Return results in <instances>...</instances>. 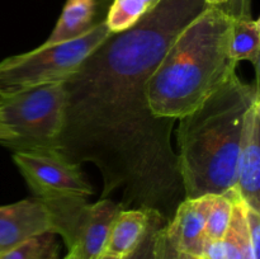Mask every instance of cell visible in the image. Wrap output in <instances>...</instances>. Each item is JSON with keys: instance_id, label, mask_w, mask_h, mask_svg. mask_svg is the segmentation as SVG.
Returning <instances> with one entry per match:
<instances>
[{"instance_id": "obj_1", "label": "cell", "mask_w": 260, "mask_h": 259, "mask_svg": "<svg viewBox=\"0 0 260 259\" xmlns=\"http://www.w3.org/2000/svg\"><path fill=\"white\" fill-rule=\"evenodd\" d=\"M207 7L205 0H159L131 28L111 33L63 81L58 151L98 168L102 198L122 190V207L157 211L168 221L185 198L170 144L175 121L152 114L147 83L173 41Z\"/></svg>"}, {"instance_id": "obj_2", "label": "cell", "mask_w": 260, "mask_h": 259, "mask_svg": "<svg viewBox=\"0 0 260 259\" xmlns=\"http://www.w3.org/2000/svg\"><path fill=\"white\" fill-rule=\"evenodd\" d=\"M234 14L208 5L177 36L147 83V101L157 118L175 119L197 108L233 76Z\"/></svg>"}, {"instance_id": "obj_3", "label": "cell", "mask_w": 260, "mask_h": 259, "mask_svg": "<svg viewBox=\"0 0 260 259\" xmlns=\"http://www.w3.org/2000/svg\"><path fill=\"white\" fill-rule=\"evenodd\" d=\"M258 96V83L235 75L179 118L177 157L185 198L235 190L244 114Z\"/></svg>"}, {"instance_id": "obj_4", "label": "cell", "mask_w": 260, "mask_h": 259, "mask_svg": "<svg viewBox=\"0 0 260 259\" xmlns=\"http://www.w3.org/2000/svg\"><path fill=\"white\" fill-rule=\"evenodd\" d=\"M65 101L63 81L0 96V124L12 135L2 145L14 152L58 150Z\"/></svg>"}, {"instance_id": "obj_5", "label": "cell", "mask_w": 260, "mask_h": 259, "mask_svg": "<svg viewBox=\"0 0 260 259\" xmlns=\"http://www.w3.org/2000/svg\"><path fill=\"white\" fill-rule=\"evenodd\" d=\"M106 19L68 42L42 46L0 62V96L45 84L65 81L111 35Z\"/></svg>"}, {"instance_id": "obj_6", "label": "cell", "mask_w": 260, "mask_h": 259, "mask_svg": "<svg viewBox=\"0 0 260 259\" xmlns=\"http://www.w3.org/2000/svg\"><path fill=\"white\" fill-rule=\"evenodd\" d=\"M84 196L42 198L52 221V233L60 235L73 259H98L106 251L109 231L121 203L102 198L89 203Z\"/></svg>"}, {"instance_id": "obj_7", "label": "cell", "mask_w": 260, "mask_h": 259, "mask_svg": "<svg viewBox=\"0 0 260 259\" xmlns=\"http://www.w3.org/2000/svg\"><path fill=\"white\" fill-rule=\"evenodd\" d=\"M15 165L36 197L84 196L93 193V188L84 178L80 165L70 161L56 149L18 151L13 154Z\"/></svg>"}, {"instance_id": "obj_8", "label": "cell", "mask_w": 260, "mask_h": 259, "mask_svg": "<svg viewBox=\"0 0 260 259\" xmlns=\"http://www.w3.org/2000/svg\"><path fill=\"white\" fill-rule=\"evenodd\" d=\"M260 96L244 114L236 163L235 190L248 207L260 212Z\"/></svg>"}, {"instance_id": "obj_9", "label": "cell", "mask_w": 260, "mask_h": 259, "mask_svg": "<svg viewBox=\"0 0 260 259\" xmlns=\"http://www.w3.org/2000/svg\"><path fill=\"white\" fill-rule=\"evenodd\" d=\"M52 233L48 207L40 197L0 206V253H5L29 239Z\"/></svg>"}, {"instance_id": "obj_10", "label": "cell", "mask_w": 260, "mask_h": 259, "mask_svg": "<svg viewBox=\"0 0 260 259\" xmlns=\"http://www.w3.org/2000/svg\"><path fill=\"white\" fill-rule=\"evenodd\" d=\"M213 195L184 198L168 221L167 233L175 248L184 254L203 255L206 238V218Z\"/></svg>"}, {"instance_id": "obj_11", "label": "cell", "mask_w": 260, "mask_h": 259, "mask_svg": "<svg viewBox=\"0 0 260 259\" xmlns=\"http://www.w3.org/2000/svg\"><path fill=\"white\" fill-rule=\"evenodd\" d=\"M101 0H66L55 28L42 46L75 40L88 33L98 23Z\"/></svg>"}, {"instance_id": "obj_12", "label": "cell", "mask_w": 260, "mask_h": 259, "mask_svg": "<svg viewBox=\"0 0 260 259\" xmlns=\"http://www.w3.org/2000/svg\"><path fill=\"white\" fill-rule=\"evenodd\" d=\"M203 255L208 259H255L249 239L245 218V203L234 201L233 216L223 238L218 241H206Z\"/></svg>"}, {"instance_id": "obj_13", "label": "cell", "mask_w": 260, "mask_h": 259, "mask_svg": "<svg viewBox=\"0 0 260 259\" xmlns=\"http://www.w3.org/2000/svg\"><path fill=\"white\" fill-rule=\"evenodd\" d=\"M149 222V210L123 208L117 213L107 241L106 253L124 256L131 253L144 236Z\"/></svg>"}, {"instance_id": "obj_14", "label": "cell", "mask_w": 260, "mask_h": 259, "mask_svg": "<svg viewBox=\"0 0 260 259\" xmlns=\"http://www.w3.org/2000/svg\"><path fill=\"white\" fill-rule=\"evenodd\" d=\"M259 19H251L246 14H234L229 43L230 55L236 62L243 60L250 61L256 74L259 70Z\"/></svg>"}, {"instance_id": "obj_15", "label": "cell", "mask_w": 260, "mask_h": 259, "mask_svg": "<svg viewBox=\"0 0 260 259\" xmlns=\"http://www.w3.org/2000/svg\"><path fill=\"white\" fill-rule=\"evenodd\" d=\"M159 0H112L106 23L112 33L126 30L136 24Z\"/></svg>"}, {"instance_id": "obj_16", "label": "cell", "mask_w": 260, "mask_h": 259, "mask_svg": "<svg viewBox=\"0 0 260 259\" xmlns=\"http://www.w3.org/2000/svg\"><path fill=\"white\" fill-rule=\"evenodd\" d=\"M239 197L236 190L225 195H213L206 218V238L218 241L226 234L234 210V201ZM240 198V197H239Z\"/></svg>"}, {"instance_id": "obj_17", "label": "cell", "mask_w": 260, "mask_h": 259, "mask_svg": "<svg viewBox=\"0 0 260 259\" xmlns=\"http://www.w3.org/2000/svg\"><path fill=\"white\" fill-rule=\"evenodd\" d=\"M60 250V241L56 234L46 233L29 239L12 250L0 253V259H61Z\"/></svg>"}, {"instance_id": "obj_18", "label": "cell", "mask_w": 260, "mask_h": 259, "mask_svg": "<svg viewBox=\"0 0 260 259\" xmlns=\"http://www.w3.org/2000/svg\"><path fill=\"white\" fill-rule=\"evenodd\" d=\"M167 222V218L162 217L157 211L149 210V222L144 236L136 248L127 255L122 256V259H155V243L157 233Z\"/></svg>"}, {"instance_id": "obj_19", "label": "cell", "mask_w": 260, "mask_h": 259, "mask_svg": "<svg viewBox=\"0 0 260 259\" xmlns=\"http://www.w3.org/2000/svg\"><path fill=\"white\" fill-rule=\"evenodd\" d=\"M245 218L254 256L260 259V212L245 205Z\"/></svg>"}, {"instance_id": "obj_20", "label": "cell", "mask_w": 260, "mask_h": 259, "mask_svg": "<svg viewBox=\"0 0 260 259\" xmlns=\"http://www.w3.org/2000/svg\"><path fill=\"white\" fill-rule=\"evenodd\" d=\"M167 223L157 233L156 243H155V259H180L179 250L175 248L168 236Z\"/></svg>"}, {"instance_id": "obj_21", "label": "cell", "mask_w": 260, "mask_h": 259, "mask_svg": "<svg viewBox=\"0 0 260 259\" xmlns=\"http://www.w3.org/2000/svg\"><path fill=\"white\" fill-rule=\"evenodd\" d=\"M10 139H12V135L9 134V131H8V130H5L4 127L0 124V144L9 141Z\"/></svg>"}, {"instance_id": "obj_22", "label": "cell", "mask_w": 260, "mask_h": 259, "mask_svg": "<svg viewBox=\"0 0 260 259\" xmlns=\"http://www.w3.org/2000/svg\"><path fill=\"white\" fill-rule=\"evenodd\" d=\"M179 258L180 259H208L205 255H190V254H184L179 251Z\"/></svg>"}, {"instance_id": "obj_23", "label": "cell", "mask_w": 260, "mask_h": 259, "mask_svg": "<svg viewBox=\"0 0 260 259\" xmlns=\"http://www.w3.org/2000/svg\"><path fill=\"white\" fill-rule=\"evenodd\" d=\"M205 2L207 3V5H210V7H221L222 4L228 3L229 0H205Z\"/></svg>"}, {"instance_id": "obj_24", "label": "cell", "mask_w": 260, "mask_h": 259, "mask_svg": "<svg viewBox=\"0 0 260 259\" xmlns=\"http://www.w3.org/2000/svg\"><path fill=\"white\" fill-rule=\"evenodd\" d=\"M98 259H122V256L113 255V254H109V253H106V251H104V253L102 254Z\"/></svg>"}, {"instance_id": "obj_25", "label": "cell", "mask_w": 260, "mask_h": 259, "mask_svg": "<svg viewBox=\"0 0 260 259\" xmlns=\"http://www.w3.org/2000/svg\"><path fill=\"white\" fill-rule=\"evenodd\" d=\"M62 259H73V256H71V255H70V254H69V253H68V255H66V256H65V258H62Z\"/></svg>"}]
</instances>
